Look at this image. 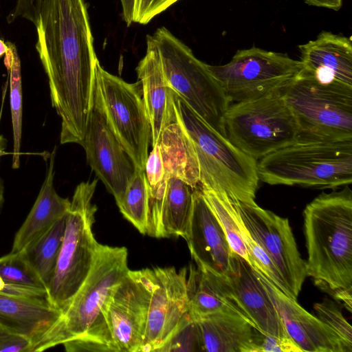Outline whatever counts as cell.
<instances>
[{
	"label": "cell",
	"instance_id": "cell-10",
	"mask_svg": "<svg viewBox=\"0 0 352 352\" xmlns=\"http://www.w3.org/2000/svg\"><path fill=\"white\" fill-rule=\"evenodd\" d=\"M226 138L256 161L295 142L296 119L283 94L234 103L224 116Z\"/></svg>",
	"mask_w": 352,
	"mask_h": 352
},
{
	"label": "cell",
	"instance_id": "cell-15",
	"mask_svg": "<svg viewBox=\"0 0 352 352\" xmlns=\"http://www.w3.org/2000/svg\"><path fill=\"white\" fill-rule=\"evenodd\" d=\"M81 146L92 170L118 206L136 168L109 124L96 80L93 105Z\"/></svg>",
	"mask_w": 352,
	"mask_h": 352
},
{
	"label": "cell",
	"instance_id": "cell-29",
	"mask_svg": "<svg viewBox=\"0 0 352 352\" xmlns=\"http://www.w3.org/2000/svg\"><path fill=\"white\" fill-rule=\"evenodd\" d=\"M200 188L217 218L232 251L250 265V257L240 232L238 214L230 198L226 194L209 188L201 186Z\"/></svg>",
	"mask_w": 352,
	"mask_h": 352
},
{
	"label": "cell",
	"instance_id": "cell-12",
	"mask_svg": "<svg viewBox=\"0 0 352 352\" xmlns=\"http://www.w3.org/2000/svg\"><path fill=\"white\" fill-rule=\"evenodd\" d=\"M95 80L109 124L135 168L144 170L151 127L140 81L129 83L97 62Z\"/></svg>",
	"mask_w": 352,
	"mask_h": 352
},
{
	"label": "cell",
	"instance_id": "cell-2",
	"mask_svg": "<svg viewBox=\"0 0 352 352\" xmlns=\"http://www.w3.org/2000/svg\"><path fill=\"white\" fill-rule=\"evenodd\" d=\"M307 276L326 292L352 289V191L322 192L304 211Z\"/></svg>",
	"mask_w": 352,
	"mask_h": 352
},
{
	"label": "cell",
	"instance_id": "cell-7",
	"mask_svg": "<svg viewBox=\"0 0 352 352\" xmlns=\"http://www.w3.org/2000/svg\"><path fill=\"white\" fill-rule=\"evenodd\" d=\"M151 36L170 89L208 125L226 137L224 116L230 103L208 65L165 27Z\"/></svg>",
	"mask_w": 352,
	"mask_h": 352
},
{
	"label": "cell",
	"instance_id": "cell-20",
	"mask_svg": "<svg viewBox=\"0 0 352 352\" xmlns=\"http://www.w3.org/2000/svg\"><path fill=\"white\" fill-rule=\"evenodd\" d=\"M136 72L151 127V146L159 141L163 129L176 118L171 89L164 76L157 48L146 36V51Z\"/></svg>",
	"mask_w": 352,
	"mask_h": 352
},
{
	"label": "cell",
	"instance_id": "cell-5",
	"mask_svg": "<svg viewBox=\"0 0 352 352\" xmlns=\"http://www.w3.org/2000/svg\"><path fill=\"white\" fill-rule=\"evenodd\" d=\"M149 291L140 270H130L114 288L85 334L63 344L67 352H141Z\"/></svg>",
	"mask_w": 352,
	"mask_h": 352
},
{
	"label": "cell",
	"instance_id": "cell-39",
	"mask_svg": "<svg viewBox=\"0 0 352 352\" xmlns=\"http://www.w3.org/2000/svg\"><path fill=\"white\" fill-rule=\"evenodd\" d=\"M122 8L123 19L127 26L133 23L135 0H120Z\"/></svg>",
	"mask_w": 352,
	"mask_h": 352
},
{
	"label": "cell",
	"instance_id": "cell-6",
	"mask_svg": "<svg viewBox=\"0 0 352 352\" xmlns=\"http://www.w3.org/2000/svg\"><path fill=\"white\" fill-rule=\"evenodd\" d=\"M97 182L94 179L79 184L66 213L63 243L47 289L49 303L61 312L88 276L99 244L93 232L97 207L92 199Z\"/></svg>",
	"mask_w": 352,
	"mask_h": 352
},
{
	"label": "cell",
	"instance_id": "cell-21",
	"mask_svg": "<svg viewBox=\"0 0 352 352\" xmlns=\"http://www.w3.org/2000/svg\"><path fill=\"white\" fill-rule=\"evenodd\" d=\"M204 351L257 352L262 333L233 309H224L197 320Z\"/></svg>",
	"mask_w": 352,
	"mask_h": 352
},
{
	"label": "cell",
	"instance_id": "cell-25",
	"mask_svg": "<svg viewBox=\"0 0 352 352\" xmlns=\"http://www.w3.org/2000/svg\"><path fill=\"white\" fill-rule=\"evenodd\" d=\"M158 144L168 178L175 177L192 188L199 186V169L192 143L176 118L162 130Z\"/></svg>",
	"mask_w": 352,
	"mask_h": 352
},
{
	"label": "cell",
	"instance_id": "cell-8",
	"mask_svg": "<svg viewBox=\"0 0 352 352\" xmlns=\"http://www.w3.org/2000/svg\"><path fill=\"white\" fill-rule=\"evenodd\" d=\"M127 258L125 247L99 243L86 279L57 321L34 342L32 352L43 351L85 334L128 274Z\"/></svg>",
	"mask_w": 352,
	"mask_h": 352
},
{
	"label": "cell",
	"instance_id": "cell-41",
	"mask_svg": "<svg viewBox=\"0 0 352 352\" xmlns=\"http://www.w3.org/2000/svg\"><path fill=\"white\" fill-rule=\"evenodd\" d=\"M6 146H7V140L6 139V138L3 135H0V161H1V157L3 155H5V150L6 148Z\"/></svg>",
	"mask_w": 352,
	"mask_h": 352
},
{
	"label": "cell",
	"instance_id": "cell-16",
	"mask_svg": "<svg viewBox=\"0 0 352 352\" xmlns=\"http://www.w3.org/2000/svg\"><path fill=\"white\" fill-rule=\"evenodd\" d=\"M257 274L265 287L287 335L302 351L352 352L346 343L332 329L287 296L263 274Z\"/></svg>",
	"mask_w": 352,
	"mask_h": 352
},
{
	"label": "cell",
	"instance_id": "cell-27",
	"mask_svg": "<svg viewBox=\"0 0 352 352\" xmlns=\"http://www.w3.org/2000/svg\"><path fill=\"white\" fill-rule=\"evenodd\" d=\"M66 214L47 231L24 249L30 265L44 283L46 289L55 270L65 229Z\"/></svg>",
	"mask_w": 352,
	"mask_h": 352
},
{
	"label": "cell",
	"instance_id": "cell-30",
	"mask_svg": "<svg viewBox=\"0 0 352 352\" xmlns=\"http://www.w3.org/2000/svg\"><path fill=\"white\" fill-rule=\"evenodd\" d=\"M147 206L148 184L145 172L136 168L118 206L123 217L143 234L146 230Z\"/></svg>",
	"mask_w": 352,
	"mask_h": 352
},
{
	"label": "cell",
	"instance_id": "cell-23",
	"mask_svg": "<svg viewBox=\"0 0 352 352\" xmlns=\"http://www.w3.org/2000/svg\"><path fill=\"white\" fill-rule=\"evenodd\" d=\"M60 315L61 311L47 301L28 300L0 294V327L27 336L32 340L33 344Z\"/></svg>",
	"mask_w": 352,
	"mask_h": 352
},
{
	"label": "cell",
	"instance_id": "cell-3",
	"mask_svg": "<svg viewBox=\"0 0 352 352\" xmlns=\"http://www.w3.org/2000/svg\"><path fill=\"white\" fill-rule=\"evenodd\" d=\"M177 118L188 135L199 169V186L243 202H254L257 161L211 128L171 89Z\"/></svg>",
	"mask_w": 352,
	"mask_h": 352
},
{
	"label": "cell",
	"instance_id": "cell-1",
	"mask_svg": "<svg viewBox=\"0 0 352 352\" xmlns=\"http://www.w3.org/2000/svg\"><path fill=\"white\" fill-rule=\"evenodd\" d=\"M35 45L52 107L61 120L60 142L82 144L93 105L94 47L86 0H43Z\"/></svg>",
	"mask_w": 352,
	"mask_h": 352
},
{
	"label": "cell",
	"instance_id": "cell-43",
	"mask_svg": "<svg viewBox=\"0 0 352 352\" xmlns=\"http://www.w3.org/2000/svg\"><path fill=\"white\" fill-rule=\"evenodd\" d=\"M6 285V283L0 276V294H2L3 289H5Z\"/></svg>",
	"mask_w": 352,
	"mask_h": 352
},
{
	"label": "cell",
	"instance_id": "cell-24",
	"mask_svg": "<svg viewBox=\"0 0 352 352\" xmlns=\"http://www.w3.org/2000/svg\"><path fill=\"white\" fill-rule=\"evenodd\" d=\"M187 289L189 314L192 319L197 320L224 309L235 310L247 319L234 300L224 276L191 265Z\"/></svg>",
	"mask_w": 352,
	"mask_h": 352
},
{
	"label": "cell",
	"instance_id": "cell-11",
	"mask_svg": "<svg viewBox=\"0 0 352 352\" xmlns=\"http://www.w3.org/2000/svg\"><path fill=\"white\" fill-rule=\"evenodd\" d=\"M208 67L230 103L284 94L303 69L300 60L286 54L256 47L238 50L225 65Z\"/></svg>",
	"mask_w": 352,
	"mask_h": 352
},
{
	"label": "cell",
	"instance_id": "cell-18",
	"mask_svg": "<svg viewBox=\"0 0 352 352\" xmlns=\"http://www.w3.org/2000/svg\"><path fill=\"white\" fill-rule=\"evenodd\" d=\"M190 234L186 240L197 267L226 276L233 252L226 234L199 186L193 189Z\"/></svg>",
	"mask_w": 352,
	"mask_h": 352
},
{
	"label": "cell",
	"instance_id": "cell-22",
	"mask_svg": "<svg viewBox=\"0 0 352 352\" xmlns=\"http://www.w3.org/2000/svg\"><path fill=\"white\" fill-rule=\"evenodd\" d=\"M55 157L56 148L50 155L46 176L36 199L14 236L12 252L24 249L47 231L69 208L71 201L61 197L54 188Z\"/></svg>",
	"mask_w": 352,
	"mask_h": 352
},
{
	"label": "cell",
	"instance_id": "cell-37",
	"mask_svg": "<svg viewBox=\"0 0 352 352\" xmlns=\"http://www.w3.org/2000/svg\"><path fill=\"white\" fill-rule=\"evenodd\" d=\"M257 352H302L289 337L262 334Z\"/></svg>",
	"mask_w": 352,
	"mask_h": 352
},
{
	"label": "cell",
	"instance_id": "cell-28",
	"mask_svg": "<svg viewBox=\"0 0 352 352\" xmlns=\"http://www.w3.org/2000/svg\"><path fill=\"white\" fill-rule=\"evenodd\" d=\"M9 50L5 54L4 65L10 72V104L13 133L12 168L20 166L22 137L23 93L21 60L16 46L7 43Z\"/></svg>",
	"mask_w": 352,
	"mask_h": 352
},
{
	"label": "cell",
	"instance_id": "cell-38",
	"mask_svg": "<svg viewBox=\"0 0 352 352\" xmlns=\"http://www.w3.org/2000/svg\"><path fill=\"white\" fill-rule=\"evenodd\" d=\"M309 6L338 10L342 6L343 0H304Z\"/></svg>",
	"mask_w": 352,
	"mask_h": 352
},
{
	"label": "cell",
	"instance_id": "cell-40",
	"mask_svg": "<svg viewBox=\"0 0 352 352\" xmlns=\"http://www.w3.org/2000/svg\"><path fill=\"white\" fill-rule=\"evenodd\" d=\"M5 202V186L2 179L0 177V213Z\"/></svg>",
	"mask_w": 352,
	"mask_h": 352
},
{
	"label": "cell",
	"instance_id": "cell-17",
	"mask_svg": "<svg viewBox=\"0 0 352 352\" xmlns=\"http://www.w3.org/2000/svg\"><path fill=\"white\" fill-rule=\"evenodd\" d=\"M224 277L234 300L256 329L265 335L289 336L257 272L250 263L233 252L231 270Z\"/></svg>",
	"mask_w": 352,
	"mask_h": 352
},
{
	"label": "cell",
	"instance_id": "cell-14",
	"mask_svg": "<svg viewBox=\"0 0 352 352\" xmlns=\"http://www.w3.org/2000/svg\"><path fill=\"white\" fill-rule=\"evenodd\" d=\"M248 229L264 250L297 300L307 277L306 263L299 253L289 221L256 202L230 199Z\"/></svg>",
	"mask_w": 352,
	"mask_h": 352
},
{
	"label": "cell",
	"instance_id": "cell-26",
	"mask_svg": "<svg viewBox=\"0 0 352 352\" xmlns=\"http://www.w3.org/2000/svg\"><path fill=\"white\" fill-rule=\"evenodd\" d=\"M192 193L193 188L182 179L168 178L161 216L162 238L182 237L186 241L188 239Z\"/></svg>",
	"mask_w": 352,
	"mask_h": 352
},
{
	"label": "cell",
	"instance_id": "cell-32",
	"mask_svg": "<svg viewBox=\"0 0 352 352\" xmlns=\"http://www.w3.org/2000/svg\"><path fill=\"white\" fill-rule=\"evenodd\" d=\"M195 351H204V348L198 322L189 314L160 352Z\"/></svg>",
	"mask_w": 352,
	"mask_h": 352
},
{
	"label": "cell",
	"instance_id": "cell-9",
	"mask_svg": "<svg viewBox=\"0 0 352 352\" xmlns=\"http://www.w3.org/2000/svg\"><path fill=\"white\" fill-rule=\"evenodd\" d=\"M283 98L299 128L297 140H352V87L301 72Z\"/></svg>",
	"mask_w": 352,
	"mask_h": 352
},
{
	"label": "cell",
	"instance_id": "cell-13",
	"mask_svg": "<svg viewBox=\"0 0 352 352\" xmlns=\"http://www.w3.org/2000/svg\"><path fill=\"white\" fill-rule=\"evenodd\" d=\"M140 272L149 291L141 352H160L189 315L187 270L157 267Z\"/></svg>",
	"mask_w": 352,
	"mask_h": 352
},
{
	"label": "cell",
	"instance_id": "cell-4",
	"mask_svg": "<svg viewBox=\"0 0 352 352\" xmlns=\"http://www.w3.org/2000/svg\"><path fill=\"white\" fill-rule=\"evenodd\" d=\"M259 179L270 185L334 189L352 182V140L295 142L257 162Z\"/></svg>",
	"mask_w": 352,
	"mask_h": 352
},
{
	"label": "cell",
	"instance_id": "cell-34",
	"mask_svg": "<svg viewBox=\"0 0 352 352\" xmlns=\"http://www.w3.org/2000/svg\"><path fill=\"white\" fill-rule=\"evenodd\" d=\"M179 0H135L133 23H148Z\"/></svg>",
	"mask_w": 352,
	"mask_h": 352
},
{
	"label": "cell",
	"instance_id": "cell-33",
	"mask_svg": "<svg viewBox=\"0 0 352 352\" xmlns=\"http://www.w3.org/2000/svg\"><path fill=\"white\" fill-rule=\"evenodd\" d=\"M314 309L317 317L332 329L346 343L352 346V328L341 310L331 300L316 303Z\"/></svg>",
	"mask_w": 352,
	"mask_h": 352
},
{
	"label": "cell",
	"instance_id": "cell-42",
	"mask_svg": "<svg viewBox=\"0 0 352 352\" xmlns=\"http://www.w3.org/2000/svg\"><path fill=\"white\" fill-rule=\"evenodd\" d=\"M9 50V47L2 39L0 38V58L5 55Z\"/></svg>",
	"mask_w": 352,
	"mask_h": 352
},
{
	"label": "cell",
	"instance_id": "cell-35",
	"mask_svg": "<svg viewBox=\"0 0 352 352\" xmlns=\"http://www.w3.org/2000/svg\"><path fill=\"white\" fill-rule=\"evenodd\" d=\"M32 340L0 327V352H32Z\"/></svg>",
	"mask_w": 352,
	"mask_h": 352
},
{
	"label": "cell",
	"instance_id": "cell-19",
	"mask_svg": "<svg viewBox=\"0 0 352 352\" xmlns=\"http://www.w3.org/2000/svg\"><path fill=\"white\" fill-rule=\"evenodd\" d=\"M302 73L322 82H338L352 87L351 37L330 32H320L316 39L298 45Z\"/></svg>",
	"mask_w": 352,
	"mask_h": 352
},
{
	"label": "cell",
	"instance_id": "cell-31",
	"mask_svg": "<svg viewBox=\"0 0 352 352\" xmlns=\"http://www.w3.org/2000/svg\"><path fill=\"white\" fill-rule=\"evenodd\" d=\"M0 276L8 283L46 289L23 250L0 257Z\"/></svg>",
	"mask_w": 352,
	"mask_h": 352
},
{
	"label": "cell",
	"instance_id": "cell-36",
	"mask_svg": "<svg viewBox=\"0 0 352 352\" xmlns=\"http://www.w3.org/2000/svg\"><path fill=\"white\" fill-rule=\"evenodd\" d=\"M43 0H16L14 8L7 17L8 23L19 18L25 19L36 24Z\"/></svg>",
	"mask_w": 352,
	"mask_h": 352
}]
</instances>
